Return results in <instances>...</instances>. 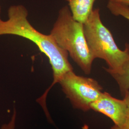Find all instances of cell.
Returning <instances> with one entry per match:
<instances>
[{
  "label": "cell",
  "instance_id": "6da1fadb",
  "mask_svg": "<svg viewBox=\"0 0 129 129\" xmlns=\"http://www.w3.org/2000/svg\"><path fill=\"white\" fill-rule=\"evenodd\" d=\"M27 10L23 5H14L8 10V19L0 18V36L12 35L27 39L35 43L48 58L53 71V81L40 97L46 101L48 93L66 73L73 71L69 60V53L58 46L50 35L39 32L28 20Z\"/></svg>",
  "mask_w": 129,
  "mask_h": 129
},
{
  "label": "cell",
  "instance_id": "7a4b0ae2",
  "mask_svg": "<svg viewBox=\"0 0 129 129\" xmlns=\"http://www.w3.org/2000/svg\"><path fill=\"white\" fill-rule=\"evenodd\" d=\"M49 35L58 46L69 53L85 74L91 73L95 59L88 47L83 23L73 18L68 6L59 10Z\"/></svg>",
  "mask_w": 129,
  "mask_h": 129
},
{
  "label": "cell",
  "instance_id": "3957f363",
  "mask_svg": "<svg viewBox=\"0 0 129 129\" xmlns=\"http://www.w3.org/2000/svg\"><path fill=\"white\" fill-rule=\"evenodd\" d=\"M85 37L88 47L94 59L104 60L108 68L106 72L120 70L129 56V44H125L123 50L117 45L111 31L102 22L100 10L93 9L86 21L83 23Z\"/></svg>",
  "mask_w": 129,
  "mask_h": 129
},
{
  "label": "cell",
  "instance_id": "277c9868",
  "mask_svg": "<svg viewBox=\"0 0 129 129\" xmlns=\"http://www.w3.org/2000/svg\"><path fill=\"white\" fill-rule=\"evenodd\" d=\"M58 83L73 107L85 112L90 110L91 104L103 92L97 80L77 75L73 71L64 74Z\"/></svg>",
  "mask_w": 129,
  "mask_h": 129
},
{
  "label": "cell",
  "instance_id": "5b68a950",
  "mask_svg": "<svg viewBox=\"0 0 129 129\" xmlns=\"http://www.w3.org/2000/svg\"><path fill=\"white\" fill-rule=\"evenodd\" d=\"M90 110L108 117L114 123L113 127L120 128L124 125L127 108L123 99L112 97L107 92H103L96 101L90 105Z\"/></svg>",
  "mask_w": 129,
  "mask_h": 129
},
{
  "label": "cell",
  "instance_id": "8992f818",
  "mask_svg": "<svg viewBox=\"0 0 129 129\" xmlns=\"http://www.w3.org/2000/svg\"><path fill=\"white\" fill-rule=\"evenodd\" d=\"M73 18L84 23L93 10L94 4L96 0H66Z\"/></svg>",
  "mask_w": 129,
  "mask_h": 129
},
{
  "label": "cell",
  "instance_id": "52a82bcc",
  "mask_svg": "<svg viewBox=\"0 0 129 129\" xmlns=\"http://www.w3.org/2000/svg\"><path fill=\"white\" fill-rule=\"evenodd\" d=\"M117 83L122 97L129 89V56L123 64L120 70L116 72H107Z\"/></svg>",
  "mask_w": 129,
  "mask_h": 129
},
{
  "label": "cell",
  "instance_id": "ba28073f",
  "mask_svg": "<svg viewBox=\"0 0 129 129\" xmlns=\"http://www.w3.org/2000/svg\"><path fill=\"white\" fill-rule=\"evenodd\" d=\"M107 7L114 15L121 16L129 21V6L119 3L109 1Z\"/></svg>",
  "mask_w": 129,
  "mask_h": 129
},
{
  "label": "cell",
  "instance_id": "9c48e42d",
  "mask_svg": "<svg viewBox=\"0 0 129 129\" xmlns=\"http://www.w3.org/2000/svg\"><path fill=\"white\" fill-rule=\"evenodd\" d=\"M123 99L124 101L127 108V117L126 120L124 125L120 128H117L113 127V126L111 127V129H129V89L125 92L123 95Z\"/></svg>",
  "mask_w": 129,
  "mask_h": 129
},
{
  "label": "cell",
  "instance_id": "30bf717a",
  "mask_svg": "<svg viewBox=\"0 0 129 129\" xmlns=\"http://www.w3.org/2000/svg\"><path fill=\"white\" fill-rule=\"evenodd\" d=\"M16 119V111H14L9 121L7 123L3 125L1 129H15Z\"/></svg>",
  "mask_w": 129,
  "mask_h": 129
},
{
  "label": "cell",
  "instance_id": "8fae6325",
  "mask_svg": "<svg viewBox=\"0 0 129 129\" xmlns=\"http://www.w3.org/2000/svg\"><path fill=\"white\" fill-rule=\"evenodd\" d=\"M109 1L119 3L123 5H128L129 6V0H109Z\"/></svg>",
  "mask_w": 129,
  "mask_h": 129
},
{
  "label": "cell",
  "instance_id": "7c38bea8",
  "mask_svg": "<svg viewBox=\"0 0 129 129\" xmlns=\"http://www.w3.org/2000/svg\"><path fill=\"white\" fill-rule=\"evenodd\" d=\"M1 7L0 5V18H1Z\"/></svg>",
  "mask_w": 129,
  "mask_h": 129
}]
</instances>
